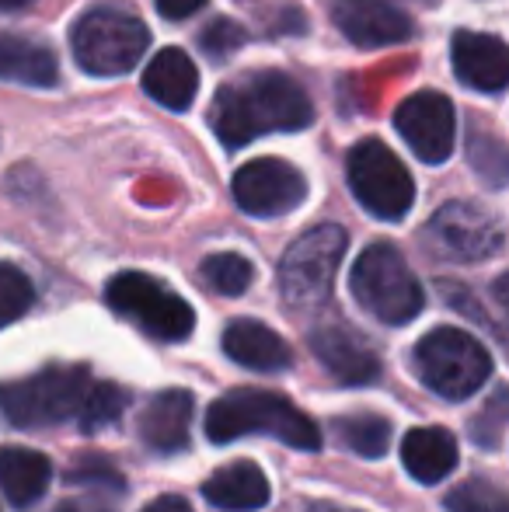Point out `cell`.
I'll list each match as a JSON object with an SVG mask.
<instances>
[{
	"label": "cell",
	"mask_w": 509,
	"mask_h": 512,
	"mask_svg": "<svg viewBox=\"0 0 509 512\" xmlns=\"http://www.w3.org/2000/svg\"><path fill=\"white\" fill-rule=\"evenodd\" d=\"M314 122L307 91L283 70H258L213 95L210 126L224 147H248L269 133H300Z\"/></svg>",
	"instance_id": "1"
},
{
	"label": "cell",
	"mask_w": 509,
	"mask_h": 512,
	"mask_svg": "<svg viewBox=\"0 0 509 512\" xmlns=\"http://www.w3.org/2000/svg\"><path fill=\"white\" fill-rule=\"evenodd\" d=\"M206 436L213 443H231L245 436H269L300 453H318L325 446L321 429L286 394L234 387L206 408Z\"/></svg>",
	"instance_id": "2"
},
{
	"label": "cell",
	"mask_w": 509,
	"mask_h": 512,
	"mask_svg": "<svg viewBox=\"0 0 509 512\" xmlns=\"http://www.w3.org/2000/svg\"><path fill=\"white\" fill-rule=\"evenodd\" d=\"M91 384L95 377L88 366H46L32 377L0 384V411L18 429L63 425L67 418L81 415Z\"/></svg>",
	"instance_id": "3"
},
{
	"label": "cell",
	"mask_w": 509,
	"mask_h": 512,
	"mask_svg": "<svg viewBox=\"0 0 509 512\" xmlns=\"http://www.w3.org/2000/svg\"><path fill=\"white\" fill-rule=\"evenodd\" d=\"M412 366L419 380L443 401H468L492 377V356L461 328H433L415 342Z\"/></svg>",
	"instance_id": "4"
},
{
	"label": "cell",
	"mask_w": 509,
	"mask_h": 512,
	"mask_svg": "<svg viewBox=\"0 0 509 512\" xmlns=\"http://www.w3.org/2000/svg\"><path fill=\"white\" fill-rule=\"evenodd\" d=\"M349 290L367 314H374L381 324H394V328L415 321L426 304L419 279L391 241H374L356 258L353 272H349Z\"/></svg>",
	"instance_id": "5"
},
{
	"label": "cell",
	"mask_w": 509,
	"mask_h": 512,
	"mask_svg": "<svg viewBox=\"0 0 509 512\" xmlns=\"http://www.w3.org/2000/svg\"><path fill=\"white\" fill-rule=\"evenodd\" d=\"M349 234L339 223H321V227L300 234L279 258V297L290 310H314L332 297L335 276L346 258Z\"/></svg>",
	"instance_id": "6"
},
{
	"label": "cell",
	"mask_w": 509,
	"mask_h": 512,
	"mask_svg": "<svg viewBox=\"0 0 509 512\" xmlns=\"http://www.w3.org/2000/svg\"><path fill=\"white\" fill-rule=\"evenodd\" d=\"M74 60L91 77H119L143 60L150 46V28L136 14L119 7H95L81 14L70 32Z\"/></svg>",
	"instance_id": "7"
},
{
	"label": "cell",
	"mask_w": 509,
	"mask_h": 512,
	"mask_svg": "<svg viewBox=\"0 0 509 512\" xmlns=\"http://www.w3.org/2000/svg\"><path fill=\"white\" fill-rule=\"evenodd\" d=\"M105 304L123 321L140 328L157 342H185L196 328L192 307L175 290L147 272H119L105 286Z\"/></svg>",
	"instance_id": "8"
},
{
	"label": "cell",
	"mask_w": 509,
	"mask_h": 512,
	"mask_svg": "<svg viewBox=\"0 0 509 512\" xmlns=\"http://www.w3.org/2000/svg\"><path fill=\"white\" fill-rule=\"evenodd\" d=\"M349 189L356 203L377 220H405L415 203V182L384 140H360L346 157Z\"/></svg>",
	"instance_id": "9"
},
{
	"label": "cell",
	"mask_w": 509,
	"mask_h": 512,
	"mask_svg": "<svg viewBox=\"0 0 509 512\" xmlns=\"http://www.w3.org/2000/svg\"><path fill=\"white\" fill-rule=\"evenodd\" d=\"M422 244L440 262H485L503 251V223L475 203H447L426 223Z\"/></svg>",
	"instance_id": "10"
},
{
	"label": "cell",
	"mask_w": 509,
	"mask_h": 512,
	"mask_svg": "<svg viewBox=\"0 0 509 512\" xmlns=\"http://www.w3.org/2000/svg\"><path fill=\"white\" fill-rule=\"evenodd\" d=\"M234 203L245 209L248 216L272 220V216L293 213L307 199V178L293 168L290 161L279 157H258L234 171Z\"/></svg>",
	"instance_id": "11"
},
{
	"label": "cell",
	"mask_w": 509,
	"mask_h": 512,
	"mask_svg": "<svg viewBox=\"0 0 509 512\" xmlns=\"http://www.w3.org/2000/svg\"><path fill=\"white\" fill-rule=\"evenodd\" d=\"M394 129L401 140L408 143L419 161L443 164L450 161L457 143V112L454 102L440 91H419V95L405 98L394 112Z\"/></svg>",
	"instance_id": "12"
},
{
	"label": "cell",
	"mask_w": 509,
	"mask_h": 512,
	"mask_svg": "<svg viewBox=\"0 0 509 512\" xmlns=\"http://www.w3.org/2000/svg\"><path fill=\"white\" fill-rule=\"evenodd\" d=\"M311 352L328 373L346 387H367L381 380L377 349L346 321H328L311 331Z\"/></svg>",
	"instance_id": "13"
},
{
	"label": "cell",
	"mask_w": 509,
	"mask_h": 512,
	"mask_svg": "<svg viewBox=\"0 0 509 512\" xmlns=\"http://www.w3.org/2000/svg\"><path fill=\"white\" fill-rule=\"evenodd\" d=\"M332 21L353 46L381 49L412 39V18L391 0H332Z\"/></svg>",
	"instance_id": "14"
},
{
	"label": "cell",
	"mask_w": 509,
	"mask_h": 512,
	"mask_svg": "<svg viewBox=\"0 0 509 512\" xmlns=\"http://www.w3.org/2000/svg\"><path fill=\"white\" fill-rule=\"evenodd\" d=\"M450 63L461 84L485 95H499L509 84V53L506 42L489 32H461L450 39Z\"/></svg>",
	"instance_id": "15"
},
{
	"label": "cell",
	"mask_w": 509,
	"mask_h": 512,
	"mask_svg": "<svg viewBox=\"0 0 509 512\" xmlns=\"http://www.w3.org/2000/svg\"><path fill=\"white\" fill-rule=\"evenodd\" d=\"M192 415H196V401L192 391H161L147 401L140 415V439L154 453H182L189 450L192 436Z\"/></svg>",
	"instance_id": "16"
},
{
	"label": "cell",
	"mask_w": 509,
	"mask_h": 512,
	"mask_svg": "<svg viewBox=\"0 0 509 512\" xmlns=\"http://www.w3.org/2000/svg\"><path fill=\"white\" fill-rule=\"evenodd\" d=\"M224 356L258 373H283L293 366V349L283 335L252 317H238L224 328Z\"/></svg>",
	"instance_id": "17"
},
{
	"label": "cell",
	"mask_w": 509,
	"mask_h": 512,
	"mask_svg": "<svg viewBox=\"0 0 509 512\" xmlns=\"http://www.w3.org/2000/svg\"><path fill=\"white\" fill-rule=\"evenodd\" d=\"M143 91L168 112H185L199 95V70L178 46L157 49L143 70Z\"/></svg>",
	"instance_id": "18"
},
{
	"label": "cell",
	"mask_w": 509,
	"mask_h": 512,
	"mask_svg": "<svg viewBox=\"0 0 509 512\" xmlns=\"http://www.w3.org/2000/svg\"><path fill=\"white\" fill-rule=\"evenodd\" d=\"M457 439L440 425H422L401 439V464L419 485H440L457 467Z\"/></svg>",
	"instance_id": "19"
},
{
	"label": "cell",
	"mask_w": 509,
	"mask_h": 512,
	"mask_svg": "<svg viewBox=\"0 0 509 512\" xmlns=\"http://www.w3.org/2000/svg\"><path fill=\"white\" fill-rule=\"evenodd\" d=\"M269 495H272L269 478H265V471L252 464V460L224 464L203 485V499L227 512H255L269 502Z\"/></svg>",
	"instance_id": "20"
},
{
	"label": "cell",
	"mask_w": 509,
	"mask_h": 512,
	"mask_svg": "<svg viewBox=\"0 0 509 512\" xmlns=\"http://www.w3.org/2000/svg\"><path fill=\"white\" fill-rule=\"evenodd\" d=\"M53 481V464L46 453L28 446H0V492L14 509H28L46 495Z\"/></svg>",
	"instance_id": "21"
},
{
	"label": "cell",
	"mask_w": 509,
	"mask_h": 512,
	"mask_svg": "<svg viewBox=\"0 0 509 512\" xmlns=\"http://www.w3.org/2000/svg\"><path fill=\"white\" fill-rule=\"evenodd\" d=\"M0 81L25 84V88H56L60 63L39 42L0 32Z\"/></svg>",
	"instance_id": "22"
},
{
	"label": "cell",
	"mask_w": 509,
	"mask_h": 512,
	"mask_svg": "<svg viewBox=\"0 0 509 512\" xmlns=\"http://www.w3.org/2000/svg\"><path fill=\"white\" fill-rule=\"evenodd\" d=\"M335 432H339V443L363 460H381L391 450V422L384 415H370V411L342 415L335 422Z\"/></svg>",
	"instance_id": "23"
},
{
	"label": "cell",
	"mask_w": 509,
	"mask_h": 512,
	"mask_svg": "<svg viewBox=\"0 0 509 512\" xmlns=\"http://www.w3.org/2000/svg\"><path fill=\"white\" fill-rule=\"evenodd\" d=\"M129 408V391L119 384H112V380H95L88 391V398H84L81 405V415H77V422H81V432H88V436H95V432H105L112 429V425L123 422Z\"/></svg>",
	"instance_id": "24"
},
{
	"label": "cell",
	"mask_w": 509,
	"mask_h": 512,
	"mask_svg": "<svg viewBox=\"0 0 509 512\" xmlns=\"http://www.w3.org/2000/svg\"><path fill=\"white\" fill-rule=\"evenodd\" d=\"M199 272H203V279L210 283V290L220 293V297H241V293H248V286H252V279H255L252 262L234 255V251L210 255Z\"/></svg>",
	"instance_id": "25"
},
{
	"label": "cell",
	"mask_w": 509,
	"mask_h": 512,
	"mask_svg": "<svg viewBox=\"0 0 509 512\" xmlns=\"http://www.w3.org/2000/svg\"><path fill=\"white\" fill-rule=\"evenodd\" d=\"M35 304V286L18 265L0 262V331L7 324L21 321L28 314V307Z\"/></svg>",
	"instance_id": "26"
},
{
	"label": "cell",
	"mask_w": 509,
	"mask_h": 512,
	"mask_svg": "<svg viewBox=\"0 0 509 512\" xmlns=\"http://www.w3.org/2000/svg\"><path fill=\"white\" fill-rule=\"evenodd\" d=\"M447 512H509V499L499 485L485 478L461 481L447 495Z\"/></svg>",
	"instance_id": "27"
},
{
	"label": "cell",
	"mask_w": 509,
	"mask_h": 512,
	"mask_svg": "<svg viewBox=\"0 0 509 512\" xmlns=\"http://www.w3.org/2000/svg\"><path fill=\"white\" fill-rule=\"evenodd\" d=\"M509 425V398L506 387H496V394L489 398V405L475 415L471 422V443L482 446V450H499Z\"/></svg>",
	"instance_id": "28"
},
{
	"label": "cell",
	"mask_w": 509,
	"mask_h": 512,
	"mask_svg": "<svg viewBox=\"0 0 509 512\" xmlns=\"http://www.w3.org/2000/svg\"><path fill=\"white\" fill-rule=\"evenodd\" d=\"M468 157H471V168L478 171L482 182H489L492 189H503L506 185V147H503V140H496L492 133H471Z\"/></svg>",
	"instance_id": "29"
},
{
	"label": "cell",
	"mask_w": 509,
	"mask_h": 512,
	"mask_svg": "<svg viewBox=\"0 0 509 512\" xmlns=\"http://www.w3.org/2000/svg\"><path fill=\"white\" fill-rule=\"evenodd\" d=\"M245 42H248V32L231 18H213L210 25L199 32V46H203V53L210 56L213 63L231 60Z\"/></svg>",
	"instance_id": "30"
},
{
	"label": "cell",
	"mask_w": 509,
	"mask_h": 512,
	"mask_svg": "<svg viewBox=\"0 0 509 512\" xmlns=\"http://www.w3.org/2000/svg\"><path fill=\"white\" fill-rule=\"evenodd\" d=\"M67 481L81 488H95V492H105V495H123V488H126L123 474L102 457H81L67 471Z\"/></svg>",
	"instance_id": "31"
},
{
	"label": "cell",
	"mask_w": 509,
	"mask_h": 512,
	"mask_svg": "<svg viewBox=\"0 0 509 512\" xmlns=\"http://www.w3.org/2000/svg\"><path fill=\"white\" fill-rule=\"evenodd\" d=\"M440 297L447 300L450 307H457V310H461V314H468L471 321H482V324H489V314H485V310L475 304V297H471V293L464 290L461 283H447V279H443V283H440Z\"/></svg>",
	"instance_id": "32"
},
{
	"label": "cell",
	"mask_w": 509,
	"mask_h": 512,
	"mask_svg": "<svg viewBox=\"0 0 509 512\" xmlns=\"http://www.w3.org/2000/svg\"><path fill=\"white\" fill-rule=\"evenodd\" d=\"M154 4H157V11H161L164 18L182 21V18H192L196 11H203L206 0H154Z\"/></svg>",
	"instance_id": "33"
},
{
	"label": "cell",
	"mask_w": 509,
	"mask_h": 512,
	"mask_svg": "<svg viewBox=\"0 0 509 512\" xmlns=\"http://www.w3.org/2000/svg\"><path fill=\"white\" fill-rule=\"evenodd\" d=\"M53 512H112L102 499L88 495V499H63Z\"/></svg>",
	"instance_id": "34"
},
{
	"label": "cell",
	"mask_w": 509,
	"mask_h": 512,
	"mask_svg": "<svg viewBox=\"0 0 509 512\" xmlns=\"http://www.w3.org/2000/svg\"><path fill=\"white\" fill-rule=\"evenodd\" d=\"M143 512H192V506L182 495H161V499H154Z\"/></svg>",
	"instance_id": "35"
},
{
	"label": "cell",
	"mask_w": 509,
	"mask_h": 512,
	"mask_svg": "<svg viewBox=\"0 0 509 512\" xmlns=\"http://www.w3.org/2000/svg\"><path fill=\"white\" fill-rule=\"evenodd\" d=\"M307 512H360V509H349V506H335V502H318V506H311Z\"/></svg>",
	"instance_id": "36"
},
{
	"label": "cell",
	"mask_w": 509,
	"mask_h": 512,
	"mask_svg": "<svg viewBox=\"0 0 509 512\" xmlns=\"http://www.w3.org/2000/svg\"><path fill=\"white\" fill-rule=\"evenodd\" d=\"M32 0H0V11H21V7H28Z\"/></svg>",
	"instance_id": "37"
},
{
	"label": "cell",
	"mask_w": 509,
	"mask_h": 512,
	"mask_svg": "<svg viewBox=\"0 0 509 512\" xmlns=\"http://www.w3.org/2000/svg\"><path fill=\"white\" fill-rule=\"evenodd\" d=\"M422 4H440V0H422Z\"/></svg>",
	"instance_id": "38"
}]
</instances>
